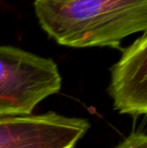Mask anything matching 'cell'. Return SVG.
Masks as SVG:
<instances>
[{
    "instance_id": "1",
    "label": "cell",
    "mask_w": 147,
    "mask_h": 148,
    "mask_svg": "<svg viewBox=\"0 0 147 148\" xmlns=\"http://www.w3.org/2000/svg\"><path fill=\"white\" fill-rule=\"evenodd\" d=\"M39 25L59 45L109 47L147 31V0H34Z\"/></svg>"
},
{
    "instance_id": "2",
    "label": "cell",
    "mask_w": 147,
    "mask_h": 148,
    "mask_svg": "<svg viewBox=\"0 0 147 148\" xmlns=\"http://www.w3.org/2000/svg\"><path fill=\"white\" fill-rule=\"evenodd\" d=\"M61 88L62 77L53 60L0 45V117L31 115Z\"/></svg>"
},
{
    "instance_id": "3",
    "label": "cell",
    "mask_w": 147,
    "mask_h": 148,
    "mask_svg": "<svg viewBox=\"0 0 147 148\" xmlns=\"http://www.w3.org/2000/svg\"><path fill=\"white\" fill-rule=\"evenodd\" d=\"M89 129L87 119L55 112L0 117V148H75Z\"/></svg>"
},
{
    "instance_id": "4",
    "label": "cell",
    "mask_w": 147,
    "mask_h": 148,
    "mask_svg": "<svg viewBox=\"0 0 147 148\" xmlns=\"http://www.w3.org/2000/svg\"><path fill=\"white\" fill-rule=\"evenodd\" d=\"M111 68L109 94L114 109L137 118L147 114V32L125 49Z\"/></svg>"
},
{
    "instance_id": "5",
    "label": "cell",
    "mask_w": 147,
    "mask_h": 148,
    "mask_svg": "<svg viewBox=\"0 0 147 148\" xmlns=\"http://www.w3.org/2000/svg\"><path fill=\"white\" fill-rule=\"evenodd\" d=\"M114 148H147V136L145 132L136 131Z\"/></svg>"
}]
</instances>
